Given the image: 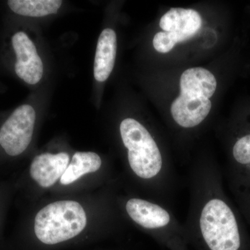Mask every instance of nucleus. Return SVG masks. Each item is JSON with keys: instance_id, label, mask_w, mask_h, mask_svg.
I'll return each mask as SVG.
<instances>
[{"instance_id": "11", "label": "nucleus", "mask_w": 250, "mask_h": 250, "mask_svg": "<svg viewBox=\"0 0 250 250\" xmlns=\"http://www.w3.org/2000/svg\"><path fill=\"white\" fill-rule=\"evenodd\" d=\"M103 161L98 154L91 152H78L72 156L71 162L60 179L62 185H69L82 176L97 172L101 168Z\"/></svg>"}, {"instance_id": "4", "label": "nucleus", "mask_w": 250, "mask_h": 250, "mask_svg": "<svg viewBox=\"0 0 250 250\" xmlns=\"http://www.w3.org/2000/svg\"><path fill=\"white\" fill-rule=\"evenodd\" d=\"M86 223V214L79 202L62 200L49 204L38 212L34 232L44 244H58L78 236Z\"/></svg>"}, {"instance_id": "8", "label": "nucleus", "mask_w": 250, "mask_h": 250, "mask_svg": "<svg viewBox=\"0 0 250 250\" xmlns=\"http://www.w3.org/2000/svg\"><path fill=\"white\" fill-rule=\"evenodd\" d=\"M12 45L17 59L15 71L18 76L29 84L39 83L43 75V63L34 42L25 33L19 31L13 36Z\"/></svg>"}, {"instance_id": "7", "label": "nucleus", "mask_w": 250, "mask_h": 250, "mask_svg": "<svg viewBox=\"0 0 250 250\" xmlns=\"http://www.w3.org/2000/svg\"><path fill=\"white\" fill-rule=\"evenodd\" d=\"M36 112L29 104L16 108L0 129V145L9 156L22 154L30 144Z\"/></svg>"}, {"instance_id": "2", "label": "nucleus", "mask_w": 250, "mask_h": 250, "mask_svg": "<svg viewBox=\"0 0 250 250\" xmlns=\"http://www.w3.org/2000/svg\"><path fill=\"white\" fill-rule=\"evenodd\" d=\"M218 86L211 72L202 67L187 69L179 80L180 93L172 102L170 114L179 129L191 131L201 126L211 111L210 98Z\"/></svg>"}, {"instance_id": "5", "label": "nucleus", "mask_w": 250, "mask_h": 250, "mask_svg": "<svg viewBox=\"0 0 250 250\" xmlns=\"http://www.w3.org/2000/svg\"><path fill=\"white\" fill-rule=\"evenodd\" d=\"M202 18L195 10L172 8L161 17L153 46L159 53L170 52L178 42L190 40L201 29Z\"/></svg>"}, {"instance_id": "9", "label": "nucleus", "mask_w": 250, "mask_h": 250, "mask_svg": "<svg viewBox=\"0 0 250 250\" xmlns=\"http://www.w3.org/2000/svg\"><path fill=\"white\" fill-rule=\"evenodd\" d=\"M70 164L67 153L53 154L49 153L36 156L30 166L31 178L42 188L52 187L62 178Z\"/></svg>"}, {"instance_id": "13", "label": "nucleus", "mask_w": 250, "mask_h": 250, "mask_svg": "<svg viewBox=\"0 0 250 250\" xmlns=\"http://www.w3.org/2000/svg\"><path fill=\"white\" fill-rule=\"evenodd\" d=\"M229 188L239 207L240 211L250 225V180Z\"/></svg>"}, {"instance_id": "6", "label": "nucleus", "mask_w": 250, "mask_h": 250, "mask_svg": "<svg viewBox=\"0 0 250 250\" xmlns=\"http://www.w3.org/2000/svg\"><path fill=\"white\" fill-rule=\"evenodd\" d=\"M229 185H238L250 180V111L238 117L229 129Z\"/></svg>"}, {"instance_id": "10", "label": "nucleus", "mask_w": 250, "mask_h": 250, "mask_svg": "<svg viewBox=\"0 0 250 250\" xmlns=\"http://www.w3.org/2000/svg\"><path fill=\"white\" fill-rule=\"evenodd\" d=\"M117 36L111 29H105L99 37L94 62V77L103 82L110 76L116 62Z\"/></svg>"}, {"instance_id": "3", "label": "nucleus", "mask_w": 250, "mask_h": 250, "mask_svg": "<svg viewBox=\"0 0 250 250\" xmlns=\"http://www.w3.org/2000/svg\"><path fill=\"white\" fill-rule=\"evenodd\" d=\"M126 215L169 250H191L184 225L172 208L149 199L131 197L125 204Z\"/></svg>"}, {"instance_id": "1", "label": "nucleus", "mask_w": 250, "mask_h": 250, "mask_svg": "<svg viewBox=\"0 0 250 250\" xmlns=\"http://www.w3.org/2000/svg\"><path fill=\"white\" fill-rule=\"evenodd\" d=\"M189 208L184 224L193 250H250V236L239 210L224 188L213 159L198 157L188 170Z\"/></svg>"}, {"instance_id": "12", "label": "nucleus", "mask_w": 250, "mask_h": 250, "mask_svg": "<svg viewBox=\"0 0 250 250\" xmlns=\"http://www.w3.org/2000/svg\"><path fill=\"white\" fill-rule=\"evenodd\" d=\"M62 4L60 0H9L10 9L21 16L43 17L57 14Z\"/></svg>"}]
</instances>
